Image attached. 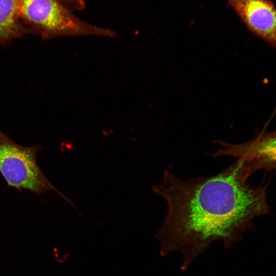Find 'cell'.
Masks as SVG:
<instances>
[{"label":"cell","mask_w":276,"mask_h":276,"mask_svg":"<svg viewBox=\"0 0 276 276\" xmlns=\"http://www.w3.org/2000/svg\"><path fill=\"white\" fill-rule=\"evenodd\" d=\"M40 145L24 146L13 141L0 128V174L8 187L39 195L49 191L57 193L75 205L49 180L37 161Z\"/></svg>","instance_id":"3957f363"},{"label":"cell","mask_w":276,"mask_h":276,"mask_svg":"<svg viewBox=\"0 0 276 276\" xmlns=\"http://www.w3.org/2000/svg\"><path fill=\"white\" fill-rule=\"evenodd\" d=\"M30 34L20 16L18 0H0V47Z\"/></svg>","instance_id":"8992f818"},{"label":"cell","mask_w":276,"mask_h":276,"mask_svg":"<svg viewBox=\"0 0 276 276\" xmlns=\"http://www.w3.org/2000/svg\"><path fill=\"white\" fill-rule=\"evenodd\" d=\"M255 35L276 47V7L270 0H227Z\"/></svg>","instance_id":"5b68a950"},{"label":"cell","mask_w":276,"mask_h":276,"mask_svg":"<svg viewBox=\"0 0 276 276\" xmlns=\"http://www.w3.org/2000/svg\"><path fill=\"white\" fill-rule=\"evenodd\" d=\"M213 157L230 156L244 162L252 174L259 170L276 171V131L257 134L245 143L230 144L222 141Z\"/></svg>","instance_id":"277c9868"},{"label":"cell","mask_w":276,"mask_h":276,"mask_svg":"<svg viewBox=\"0 0 276 276\" xmlns=\"http://www.w3.org/2000/svg\"><path fill=\"white\" fill-rule=\"evenodd\" d=\"M21 19L30 34L43 39L63 36L114 37L112 30L83 21L74 12L85 7L83 0H18Z\"/></svg>","instance_id":"7a4b0ae2"},{"label":"cell","mask_w":276,"mask_h":276,"mask_svg":"<svg viewBox=\"0 0 276 276\" xmlns=\"http://www.w3.org/2000/svg\"><path fill=\"white\" fill-rule=\"evenodd\" d=\"M250 175L240 159L208 177L183 180L165 171L162 182L152 188L168 208L155 234L161 255L179 251L185 270L212 242L221 241L229 248L240 240L254 219L269 212L266 190L250 186Z\"/></svg>","instance_id":"6da1fadb"}]
</instances>
